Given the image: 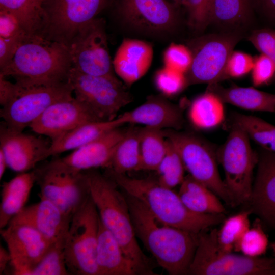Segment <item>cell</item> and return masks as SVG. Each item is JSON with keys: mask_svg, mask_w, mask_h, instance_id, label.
<instances>
[{"mask_svg": "<svg viewBox=\"0 0 275 275\" xmlns=\"http://www.w3.org/2000/svg\"><path fill=\"white\" fill-rule=\"evenodd\" d=\"M95 121L98 120L72 96L52 104L29 127L53 142L79 125Z\"/></svg>", "mask_w": 275, "mask_h": 275, "instance_id": "18", "label": "cell"}, {"mask_svg": "<svg viewBox=\"0 0 275 275\" xmlns=\"http://www.w3.org/2000/svg\"><path fill=\"white\" fill-rule=\"evenodd\" d=\"M100 216L91 195L72 215L64 244L70 274L98 275L96 252Z\"/></svg>", "mask_w": 275, "mask_h": 275, "instance_id": "6", "label": "cell"}, {"mask_svg": "<svg viewBox=\"0 0 275 275\" xmlns=\"http://www.w3.org/2000/svg\"><path fill=\"white\" fill-rule=\"evenodd\" d=\"M154 82L161 95L165 97L174 96L187 86L184 73L166 66L156 71Z\"/></svg>", "mask_w": 275, "mask_h": 275, "instance_id": "39", "label": "cell"}, {"mask_svg": "<svg viewBox=\"0 0 275 275\" xmlns=\"http://www.w3.org/2000/svg\"><path fill=\"white\" fill-rule=\"evenodd\" d=\"M206 91L214 94L223 103L246 110L275 113V94L253 87L224 88L218 84L209 85Z\"/></svg>", "mask_w": 275, "mask_h": 275, "instance_id": "26", "label": "cell"}, {"mask_svg": "<svg viewBox=\"0 0 275 275\" xmlns=\"http://www.w3.org/2000/svg\"><path fill=\"white\" fill-rule=\"evenodd\" d=\"M25 37L10 39L0 37V68L10 62L18 46Z\"/></svg>", "mask_w": 275, "mask_h": 275, "instance_id": "46", "label": "cell"}, {"mask_svg": "<svg viewBox=\"0 0 275 275\" xmlns=\"http://www.w3.org/2000/svg\"><path fill=\"white\" fill-rule=\"evenodd\" d=\"M216 155L224 170V182L235 206L249 203L253 171L258 164L259 155L252 149L246 133L233 123L227 140L216 151Z\"/></svg>", "mask_w": 275, "mask_h": 275, "instance_id": "7", "label": "cell"}, {"mask_svg": "<svg viewBox=\"0 0 275 275\" xmlns=\"http://www.w3.org/2000/svg\"><path fill=\"white\" fill-rule=\"evenodd\" d=\"M249 204L251 209L275 229V153L263 149Z\"/></svg>", "mask_w": 275, "mask_h": 275, "instance_id": "21", "label": "cell"}, {"mask_svg": "<svg viewBox=\"0 0 275 275\" xmlns=\"http://www.w3.org/2000/svg\"><path fill=\"white\" fill-rule=\"evenodd\" d=\"M217 229L198 235L195 253L187 274L275 275V258L251 257L221 250Z\"/></svg>", "mask_w": 275, "mask_h": 275, "instance_id": "5", "label": "cell"}, {"mask_svg": "<svg viewBox=\"0 0 275 275\" xmlns=\"http://www.w3.org/2000/svg\"><path fill=\"white\" fill-rule=\"evenodd\" d=\"M40 199L47 200L72 216L90 195L85 171H75L58 159L34 169Z\"/></svg>", "mask_w": 275, "mask_h": 275, "instance_id": "9", "label": "cell"}, {"mask_svg": "<svg viewBox=\"0 0 275 275\" xmlns=\"http://www.w3.org/2000/svg\"><path fill=\"white\" fill-rule=\"evenodd\" d=\"M109 0H41L40 34L67 46L77 33L96 18Z\"/></svg>", "mask_w": 275, "mask_h": 275, "instance_id": "12", "label": "cell"}, {"mask_svg": "<svg viewBox=\"0 0 275 275\" xmlns=\"http://www.w3.org/2000/svg\"><path fill=\"white\" fill-rule=\"evenodd\" d=\"M67 46L74 69L91 75H115L102 19L96 18L84 26Z\"/></svg>", "mask_w": 275, "mask_h": 275, "instance_id": "14", "label": "cell"}, {"mask_svg": "<svg viewBox=\"0 0 275 275\" xmlns=\"http://www.w3.org/2000/svg\"><path fill=\"white\" fill-rule=\"evenodd\" d=\"M241 39L236 33L209 34L191 41V66L185 74L187 85L218 84L228 78L227 66Z\"/></svg>", "mask_w": 275, "mask_h": 275, "instance_id": "11", "label": "cell"}, {"mask_svg": "<svg viewBox=\"0 0 275 275\" xmlns=\"http://www.w3.org/2000/svg\"><path fill=\"white\" fill-rule=\"evenodd\" d=\"M124 132L120 127L114 129L58 159L64 165L80 172L107 168Z\"/></svg>", "mask_w": 275, "mask_h": 275, "instance_id": "22", "label": "cell"}, {"mask_svg": "<svg viewBox=\"0 0 275 275\" xmlns=\"http://www.w3.org/2000/svg\"><path fill=\"white\" fill-rule=\"evenodd\" d=\"M18 86L6 79V77L0 74V104L3 107L10 102L16 95Z\"/></svg>", "mask_w": 275, "mask_h": 275, "instance_id": "47", "label": "cell"}, {"mask_svg": "<svg viewBox=\"0 0 275 275\" xmlns=\"http://www.w3.org/2000/svg\"><path fill=\"white\" fill-rule=\"evenodd\" d=\"M72 67L66 45L37 33L26 36L0 74L26 87L66 82Z\"/></svg>", "mask_w": 275, "mask_h": 275, "instance_id": "3", "label": "cell"}, {"mask_svg": "<svg viewBox=\"0 0 275 275\" xmlns=\"http://www.w3.org/2000/svg\"><path fill=\"white\" fill-rule=\"evenodd\" d=\"M186 7L188 12V23L191 27L201 31L210 23L206 0H187Z\"/></svg>", "mask_w": 275, "mask_h": 275, "instance_id": "44", "label": "cell"}, {"mask_svg": "<svg viewBox=\"0 0 275 275\" xmlns=\"http://www.w3.org/2000/svg\"><path fill=\"white\" fill-rule=\"evenodd\" d=\"M141 129L133 127L125 131L115 149L111 164L105 170L119 174L140 170Z\"/></svg>", "mask_w": 275, "mask_h": 275, "instance_id": "30", "label": "cell"}, {"mask_svg": "<svg viewBox=\"0 0 275 275\" xmlns=\"http://www.w3.org/2000/svg\"><path fill=\"white\" fill-rule=\"evenodd\" d=\"M72 217L51 202L40 199L24 207L9 223L31 226L52 243L65 239Z\"/></svg>", "mask_w": 275, "mask_h": 275, "instance_id": "19", "label": "cell"}, {"mask_svg": "<svg viewBox=\"0 0 275 275\" xmlns=\"http://www.w3.org/2000/svg\"><path fill=\"white\" fill-rule=\"evenodd\" d=\"M270 248L271 249L272 252L275 254V241L270 243Z\"/></svg>", "mask_w": 275, "mask_h": 275, "instance_id": "52", "label": "cell"}, {"mask_svg": "<svg viewBox=\"0 0 275 275\" xmlns=\"http://www.w3.org/2000/svg\"><path fill=\"white\" fill-rule=\"evenodd\" d=\"M104 174L126 194L142 202L159 221L172 227L199 234L225 218L224 214H199L190 211L178 193L161 185L157 180L131 178L108 170H105Z\"/></svg>", "mask_w": 275, "mask_h": 275, "instance_id": "2", "label": "cell"}, {"mask_svg": "<svg viewBox=\"0 0 275 275\" xmlns=\"http://www.w3.org/2000/svg\"><path fill=\"white\" fill-rule=\"evenodd\" d=\"M252 213L250 209L224 219L216 235L217 243L221 250L234 251L237 243L250 227V215Z\"/></svg>", "mask_w": 275, "mask_h": 275, "instance_id": "34", "label": "cell"}, {"mask_svg": "<svg viewBox=\"0 0 275 275\" xmlns=\"http://www.w3.org/2000/svg\"><path fill=\"white\" fill-rule=\"evenodd\" d=\"M18 86L15 97L1 109L8 127L23 131L52 104L73 96L68 81L26 87Z\"/></svg>", "mask_w": 275, "mask_h": 275, "instance_id": "13", "label": "cell"}, {"mask_svg": "<svg viewBox=\"0 0 275 275\" xmlns=\"http://www.w3.org/2000/svg\"><path fill=\"white\" fill-rule=\"evenodd\" d=\"M0 9L16 16L29 34L40 33L42 13L34 0H0Z\"/></svg>", "mask_w": 275, "mask_h": 275, "instance_id": "36", "label": "cell"}, {"mask_svg": "<svg viewBox=\"0 0 275 275\" xmlns=\"http://www.w3.org/2000/svg\"><path fill=\"white\" fill-rule=\"evenodd\" d=\"M163 131L177 150L189 175L207 186L227 204L235 206L220 176L216 151L206 142L194 135L171 129Z\"/></svg>", "mask_w": 275, "mask_h": 275, "instance_id": "10", "label": "cell"}, {"mask_svg": "<svg viewBox=\"0 0 275 275\" xmlns=\"http://www.w3.org/2000/svg\"><path fill=\"white\" fill-rule=\"evenodd\" d=\"M123 125L119 117L111 121H95L83 123L51 142L48 156L73 151Z\"/></svg>", "mask_w": 275, "mask_h": 275, "instance_id": "27", "label": "cell"}, {"mask_svg": "<svg viewBox=\"0 0 275 275\" xmlns=\"http://www.w3.org/2000/svg\"><path fill=\"white\" fill-rule=\"evenodd\" d=\"M153 57L151 44L137 39L125 38L113 61L114 72L126 86H130L146 74Z\"/></svg>", "mask_w": 275, "mask_h": 275, "instance_id": "23", "label": "cell"}, {"mask_svg": "<svg viewBox=\"0 0 275 275\" xmlns=\"http://www.w3.org/2000/svg\"><path fill=\"white\" fill-rule=\"evenodd\" d=\"M178 195L185 206L199 214H225L226 209L218 197L189 175L180 185Z\"/></svg>", "mask_w": 275, "mask_h": 275, "instance_id": "28", "label": "cell"}, {"mask_svg": "<svg viewBox=\"0 0 275 275\" xmlns=\"http://www.w3.org/2000/svg\"><path fill=\"white\" fill-rule=\"evenodd\" d=\"M98 275L138 274L133 262L100 218L96 252Z\"/></svg>", "mask_w": 275, "mask_h": 275, "instance_id": "24", "label": "cell"}, {"mask_svg": "<svg viewBox=\"0 0 275 275\" xmlns=\"http://www.w3.org/2000/svg\"><path fill=\"white\" fill-rule=\"evenodd\" d=\"M34 2H35L36 4L37 5V6L39 8V9H40L41 11V0H34Z\"/></svg>", "mask_w": 275, "mask_h": 275, "instance_id": "53", "label": "cell"}, {"mask_svg": "<svg viewBox=\"0 0 275 275\" xmlns=\"http://www.w3.org/2000/svg\"><path fill=\"white\" fill-rule=\"evenodd\" d=\"M233 123L240 126L250 139L263 150L275 153V126L257 117L236 113Z\"/></svg>", "mask_w": 275, "mask_h": 275, "instance_id": "32", "label": "cell"}, {"mask_svg": "<svg viewBox=\"0 0 275 275\" xmlns=\"http://www.w3.org/2000/svg\"><path fill=\"white\" fill-rule=\"evenodd\" d=\"M117 11L126 25L145 34L166 35L178 22L176 11L168 0H120Z\"/></svg>", "mask_w": 275, "mask_h": 275, "instance_id": "15", "label": "cell"}, {"mask_svg": "<svg viewBox=\"0 0 275 275\" xmlns=\"http://www.w3.org/2000/svg\"><path fill=\"white\" fill-rule=\"evenodd\" d=\"M123 124H139L160 130L182 127L181 109L163 96H150L145 102L118 117Z\"/></svg>", "mask_w": 275, "mask_h": 275, "instance_id": "20", "label": "cell"}, {"mask_svg": "<svg viewBox=\"0 0 275 275\" xmlns=\"http://www.w3.org/2000/svg\"><path fill=\"white\" fill-rule=\"evenodd\" d=\"M8 168V162L5 155L0 150V179L3 177L6 169Z\"/></svg>", "mask_w": 275, "mask_h": 275, "instance_id": "50", "label": "cell"}, {"mask_svg": "<svg viewBox=\"0 0 275 275\" xmlns=\"http://www.w3.org/2000/svg\"><path fill=\"white\" fill-rule=\"evenodd\" d=\"M223 102L214 94L206 91L191 102L188 112L191 124L202 130L213 128L225 118Z\"/></svg>", "mask_w": 275, "mask_h": 275, "instance_id": "29", "label": "cell"}, {"mask_svg": "<svg viewBox=\"0 0 275 275\" xmlns=\"http://www.w3.org/2000/svg\"><path fill=\"white\" fill-rule=\"evenodd\" d=\"M268 244V238L263 229L261 220L257 218L241 237L234 251L240 252L249 257H258L266 252Z\"/></svg>", "mask_w": 275, "mask_h": 275, "instance_id": "38", "label": "cell"}, {"mask_svg": "<svg viewBox=\"0 0 275 275\" xmlns=\"http://www.w3.org/2000/svg\"><path fill=\"white\" fill-rule=\"evenodd\" d=\"M266 13L275 20V0H260Z\"/></svg>", "mask_w": 275, "mask_h": 275, "instance_id": "49", "label": "cell"}, {"mask_svg": "<svg viewBox=\"0 0 275 275\" xmlns=\"http://www.w3.org/2000/svg\"><path fill=\"white\" fill-rule=\"evenodd\" d=\"M65 240L52 243L41 259L28 271L27 275L70 274L65 257Z\"/></svg>", "mask_w": 275, "mask_h": 275, "instance_id": "37", "label": "cell"}, {"mask_svg": "<svg viewBox=\"0 0 275 275\" xmlns=\"http://www.w3.org/2000/svg\"><path fill=\"white\" fill-rule=\"evenodd\" d=\"M67 81L74 97L98 121H111L130 103L132 96L125 85L115 76H95L72 67Z\"/></svg>", "mask_w": 275, "mask_h": 275, "instance_id": "8", "label": "cell"}, {"mask_svg": "<svg viewBox=\"0 0 275 275\" xmlns=\"http://www.w3.org/2000/svg\"><path fill=\"white\" fill-rule=\"evenodd\" d=\"M167 139V150L156 172L158 182L162 186L173 189L180 185L184 179L185 170L181 158L172 143Z\"/></svg>", "mask_w": 275, "mask_h": 275, "instance_id": "35", "label": "cell"}, {"mask_svg": "<svg viewBox=\"0 0 275 275\" xmlns=\"http://www.w3.org/2000/svg\"><path fill=\"white\" fill-rule=\"evenodd\" d=\"M91 196L100 220L117 239L126 256L134 263L138 274L154 275L152 262L137 241L128 204L116 183L95 170L85 171Z\"/></svg>", "mask_w": 275, "mask_h": 275, "instance_id": "4", "label": "cell"}, {"mask_svg": "<svg viewBox=\"0 0 275 275\" xmlns=\"http://www.w3.org/2000/svg\"><path fill=\"white\" fill-rule=\"evenodd\" d=\"M192 53L189 47L172 43L163 54L164 66L185 74L192 63Z\"/></svg>", "mask_w": 275, "mask_h": 275, "instance_id": "40", "label": "cell"}, {"mask_svg": "<svg viewBox=\"0 0 275 275\" xmlns=\"http://www.w3.org/2000/svg\"><path fill=\"white\" fill-rule=\"evenodd\" d=\"M248 40L275 64V30L268 29L255 30L249 36Z\"/></svg>", "mask_w": 275, "mask_h": 275, "instance_id": "41", "label": "cell"}, {"mask_svg": "<svg viewBox=\"0 0 275 275\" xmlns=\"http://www.w3.org/2000/svg\"><path fill=\"white\" fill-rule=\"evenodd\" d=\"M11 261L10 255L8 250H6L1 245L0 246V274L6 270L7 266Z\"/></svg>", "mask_w": 275, "mask_h": 275, "instance_id": "48", "label": "cell"}, {"mask_svg": "<svg viewBox=\"0 0 275 275\" xmlns=\"http://www.w3.org/2000/svg\"><path fill=\"white\" fill-rule=\"evenodd\" d=\"M251 11V0H213L210 22L234 25L245 22Z\"/></svg>", "mask_w": 275, "mask_h": 275, "instance_id": "33", "label": "cell"}, {"mask_svg": "<svg viewBox=\"0 0 275 275\" xmlns=\"http://www.w3.org/2000/svg\"><path fill=\"white\" fill-rule=\"evenodd\" d=\"M11 261L12 274L27 275L52 244L40 232L28 225L9 223L1 229Z\"/></svg>", "mask_w": 275, "mask_h": 275, "instance_id": "16", "label": "cell"}, {"mask_svg": "<svg viewBox=\"0 0 275 275\" xmlns=\"http://www.w3.org/2000/svg\"><path fill=\"white\" fill-rule=\"evenodd\" d=\"M252 72L253 85L261 86L269 82L275 75V64L268 57L261 53L254 59Z\"/></svg>", "mask_w": 275, "mask_h": 275, "instance_id": "42", "label": "cell"}, {"mask_svg": "<svg viewBox=\"0 0 275 275\" xmlns=\"http://www.w3.org/2000/svg\"><path fill=\"white\" fill-rule=\"evenodd\" d=\"M136 237L170 275L187 274L198 235L163 224L142 202L125 193Z\"/></svg>", "mask_w": 275, "mask_h": 275, "instance_id": "1", "label": "cell"}, {"mask_svg": "<svg viewBox=\"0 0 275 275\" xmlns=\"http://www.w3.org/2000/svg\"><path fill=\"white\" fill-rule=\"evenodd\" d=\"M167 150L163 130L144 127L140 132V170L156 171Z\"/></svg>", "mask_w": 275, "mask_h": 275, "instance_id": "31", "label": "cell"}, {"mask_svg": "<svg viewBox=\"0 0 275 275\" xmlns=\"http://www.w3.org/2000/svg\"><path fill=\"white\" fill-rule=\"evenodd\" d=\"M254 60L250 54L233 51L227 63L228 78H237L246 75L252 71Z\"/></svg>", "mask_w": 275, "mask_h": 275, "instance_id": "45", "label": "cell"}, {"mask_svg": "<svg viewBox=\"0 0 275 275\" xmlns=\"http://www.w3.org/2000/svg\"><path fill=\"white\" fill-rule=\"evenodd\" d=\"M28 34L16 16L10 12L0 9V37L22 38Z\"/></svg>", "mask_w": 275, "mask_h": 275, "instance_id": "43", "label": "cell"}, {"mask_svg": "<svg viewBox=\"0 0 275 275\" xmlns=\"http://www.w3.org/2000/svg\"><path fill=\"white\" fill-rule=\"evenodd\" d=\"M175 3L183 5L185 6H186L187 0H172Z\"/></svg>", "mask_w": 275, "mask_h": 275, "instance_id": "51", "label": "cell"}, {"mask_svg": "<svg viewBox=\"0 0 275 275\" xmlns=\"http://www.w3.org/2000/svg\"><path fill=\"white\" fill-rule=\"evenodd\" d=\"M36 182L35 170L20 173L2 185L0 204V229L7 226L26 203Z\"/></svg>", "mask_w": 275, "mask_h": 275, "instance_id": "25", "label": "cell"}, {"mask_svg": "<svg viewBox=\"0 0 275 275\" xmlns=\"http://www.w3.org/2000/svg\"><path fill=\"white\" fill-rule=\"evenodd\" d=\"M51 143L41 138L8 127L0 128V150L7 159L8 168L20 173L30 171L48 157Z\"/></svg>", "mask_w": 275, "mask_h": 275, "instance_id": "17", "label": "cell"}]
</instances>
